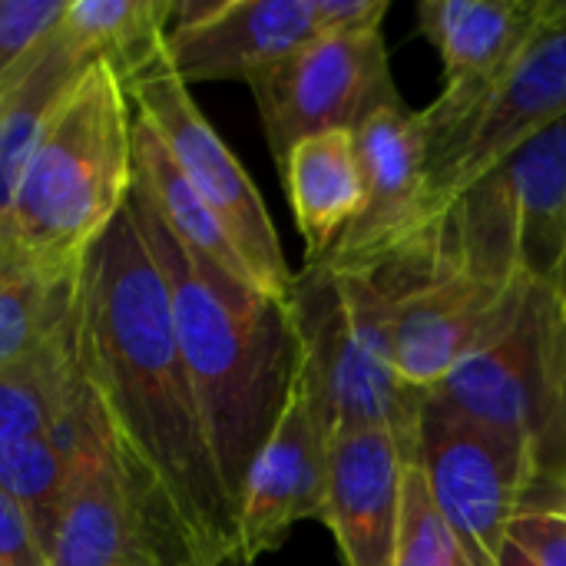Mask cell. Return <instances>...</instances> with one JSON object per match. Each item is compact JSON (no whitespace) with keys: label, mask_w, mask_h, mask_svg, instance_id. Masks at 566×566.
<instances>
[{"label":"cell","mask_w":566,"mask_h":566,"mask_svg":"<svg viewBox=\"0 0 566 566\" xmlns=\"http://www.w3.org/2000/svg\"><path fill=\"white\" fill-rule=\"evenodd\" d=\"M73 322L80 371L109 431L163 481L212 566H242L239 507L179 352L166 279L129 206L83 255Z\"/></svg>","instance_id":"cell-1"},{"label":"cell","mask_w":566,"mask_h":566,"mask_svg":"<svg viewBox=\"0 0 566 566\" xmlns=\"http://www.w3.org/2000/svg\"><path fill=\"white\" fill-rule=\"evenodd\" d=\"M126 206L166 279L179 352L226 491L239 507L249 471L279 424L295 378L298 345L289 305L189 252L136 179Z\"/></svg>","instance_id":"cell-2"},{"label":"cell","mask_w":566,"mask_h":566,"mask_svg":"<svg viewBox=\"0 0 566 566\" xmlns=\"http://www.w3.org/2000/svg\"><path fill=\"white\" fill-rule=\"evenodd\" d=\"M133 179V103L113 66L93 60L50 109L20 172L7 222L23 255L50 272H80Z\"/></svg>","instance_id":"cell-3"},{"label":"cell","mask_w":566,"mask_h":566,"mask_svg":"<svg viewBox=\"0 0 566 566\" xmlns=\"http://www.w3.org/2000/svg\"><path fill=\"white\" fill-rule=\"evenodd\" d=\"M289 318L328 434L385 428L415 464L428 391L398 378L388 285L375 272L315 259L292 279Z\"/></svg>","instance_id":"cell-4"},{"label":"cell","mask_w":566,"mask_h":566,"mask_svg":"<svg viewBox=\"0 0 566 566\" xmlns=\"http://www.w3.org/2000/svg\"><path fill=\"white\" fill-rule=\"evenodd\" d=\"M454 269L497 289H557L566 265V119L471 186L395 269Z\"/></svg>","instance_id":"cell-5"},{"label":"cell","mask_w":566,"mask_h":566,"mask_svg":"<svg viewBox=\"0 0 566 566\" xmlns=\"http://www.w3.org/2000/svg\"><path fill=\"white\" fill-rule=\"evenodd\" d=\"M50 566H212L163 481L109 431L90 388Z\"/></svg>","instance_id":"cell-6"},{"label":"cell","mask_w":566,"mask_h":566,"mask_svg":"<svg viewBox=\"0 0 566 566\" xmlns=\"http://www.w3.org/2000/svg\"><path fill=\"white\" fill-rule=\"evenodd\" d=\"M418 113L424 126V245L434 222L471 186L566 119V30L544 23L521 60L474 106L444 119Z\"/></svg>","instance_id":"cell-7"},{"label":"cell","mask_w":566,"mask_h":566,"mask_svg":"<svg viewBox=\"0 0 566 566\" xmlns=\"http://www.w3.org/2000/svg\"><path fill=\"white\" fill-rule=\"evenodd\" d=\"M431 391L461 415L527 441L544 471L566 395V305L560 295L527 285L511 318Z\"/></svg>","instance_id":"cell-8"},{"label":"cell","mask_w":566,"mask_h":566,"mask_svg":"<svg viewBox=\"0 0 566 566\" xmlns=\"http://www.w3.org/2000/svg\"><path fill=\"white\" fill-rule=\"evenodd\" d=\"M415 464L471 566H501L511 521L541 474L534 448L428 391Z\"/></svg>","instance_id":"cell-9"},{"label":"cell","mask_w":566,"mask_h":566,"mask_svg":"<svg viewBox=\"0 0 566 566\" xmlns=\"http://www.w3.org/2000/svg\"><path fill=\"white\" fill-rule=\"evenodd\" d=\"M126 96L139 116L159 133L169 156L189 179V186L212 209L242 262L249 265L255 285L265 298L289 305L292 272L275 232V222L235 153L222 143L212 123L196 106L189 86L172 73L166 50L146 70L126 83Z\"/></svg>","instance_id":"cell-10"},{"label":"cell","mask_w":566,"mask_h":566,"mask_svg":"<svg viewBox=\"0 0 566 566\" xmlns=\"http://www.w3.org/2000/svg\"><path fill=\"white\" fill-rule=\"evenodd\" d=\"M249 86L279 166L295 143L335 129L355 133L378 109L401 103L381 30L318 33L279 63L252 73Z\"/></svg>","instance_id":"cell-11"},{"label":"cell","mask_w":566,"mask_h":566,"mask_svg":"<svg viewBox=\"0 0 566 566\" xmlns=\"http://www.w3.org/2000/svg\"><path fill=\"white\" fill-rule=\"evenodd\" d=\"M391 292V345L398 378L418 391L438 388L514 312L521 292L497 289L454 269L385 272Z\"/></svg>","instance_id":"cell-12"},{"label":"cell","mask_w":566,"mask_h":566,"mask_svg":"<svg viewBox=\"0 0 566 566\" xmlns=\"http://www.w3.org/2000/svg\"><path fill=\"white\" fill-rule=\"evenodd\" d=\"M365 206L325 262L352 272H385L408 262L424 229V126L405 103L378 109L355 129Z\"/></svg>","instance_id":"cell-13"},{"label":"cell","mask_w":566,"mask_h":566,"mask_svg":"<svg viewBox=\"0 0 566 566\" xmlns=\"http://www.w3.org/2000/svg\"><path fill=\"white\" fill-rule=\"evenodd\" d=\"M328 444L332 434L322 421L315 391L295 361V378L279 424L259 451L242 491V566H255L265 554L279 551L298 521H322L328 491Z\"/></svg>","instance_id":"cell-14"},{"label":"cell","mask_w":566,"mask_h":566,"mask_svg":"<svg viewBox=\"0 0 566 566\" xmlns=\"http://www.w3.org/2000/svg\"><path fill=\"white\" fill-rule=\"evenodd\" d=\"M315 36V0H172L166 60L186 86L249 83Z\"/></svg>","instance_id":"cell-15"},{"label":"cell","mask_w":566,"mask_h":566,"mask_svg":"<svg viewBox=\"0 0 566 566\" xmlns=\"http://www.w3.org/2000/svg\"><path fill=\"white\" fill-rule=\"evenodd\" d=\"M408 458L385 428L342 431L328 444L322 524L345 566H395Z\"/></svg>","instance_id":"cell-16"},{"label":"cell","mask_w":566,"mask_h":566,"mask_svg":"<svg viewBox=\"0 0 566 566\" xmlns=\"http://www.w3.org/2000/svg\"><path fill=\"white\" fill-rule=\"evenodd\" d=\"M418 23L444 60V93L424 113L444 119L474 106L521 60L544 17L541 0H424Z\"/></svg>","instance_id":"cell-17"},{"label":"cell","mask_w":566,"mask_h":566,"mask_svg":"<svg viewBox=\"0 0 566 566\" xmlns=\"http://www.w3.org/2000/svg\"><path fill=\"white\" fill-rule=\"evenodd\" d=\"M279 169L305 239V262H315L335 249L365 206L358 139L348 129L308 136L292 146Z\"/></svg>","instance_id":"cell-18"},{"label":"cell","mask_w":566,"mask_h":566,"mask_svg":"<svg viewBox=\"0 0 566 566\" xmlns=\"http://www.w3.org/2000/svg\"><path fill=\"white\" fill-rule=\"evenodd\" d=\"M93 60L96 56L60 20L3 80L7 96L0 113V216L10 212L20 172L50 109Z\"/></svg>","instance_id":"cell-19"},{"label":"cell","mask_w":566,"mask_h":566,"mask_svg":"<svg viewBox=\"0 0 566 566\" xmlns=\"http://www.w3.org/2000/svg\"><path fill=\"white\" fill-rule=\"evenodd\" d=\"M86 395L73 315L30 355L0 368V444L60 428Z\"/></svg>","instance_id":"cell-20"},{"label":"cell","mask_w":566,"mask_h":566,"mask_svg":"<svg viewBox=\"0 0 566 566\" xmlns=\"http://www.w3.org/2000/svg\"><path fill=\"white\" fill-rule=\"evenodd\" d=\"M133 163H136V182L143 186V192L149 196V202L156 206L163 222L182 239V245L189 252H196L199 259H206L209 265H216L219 272H226L229 279H235L262 295L249 265L242 262L239 249L232 245V239L226 235V229L219 226L212 209L189 186V179L169 156L159 133L136 109H133Z\"/></svg>","instance_id":"cell-21"},{"label":"cell","mask_w":566,"mask_h":566,"mask_svg":"<svg viewBox=\"0 0 566 566\" xmlns=\"http://www.w3.org/2000/svg\"><path fill=\"white\" fill-rule=\"evenodd\" d=\"M86 395L76 411L53 431L0 444V491L27 514L33 534L50 560V544L76 478L80 431Z\"/></svg>","instance_id":"cell-22"},{"label":"cell","mask_w":566,"mask_h":566,"mask_svg":"<svg viewBox=\"0 0 566 566\" xmlns=\"http://www.w3.org/2000/svg\"><path fill=\"white\" fill-rule=\"evenodd\" d=\"M169 13L172 0H66L63 27L126 86L163 56Z\"/></svg>","instance_id":"cell-23"},{"label":"cell","mask_w":566,"mask_h":566,"mask_svg":"<svg viewBox=\"0 0 566 566\" xmlns=\"http://www.w3.org/2000/svg\"><path fill=\"white\" fill-rule=\"evenodd\" d=\"M80 272L27 265L0 282V368L40 348L76 305Z\"/></svg>","instance_id":"cell-24"},{"label":"cell","mask_w":566,"mask_h":566,"mask_svg":"<svg viewBox=\"0 0 566 566\" xmlns=\"http://www.w3.org/2000/svg\"><path fill=\"white\" fill-rule=\"evenodd\" d=\"M395 566H471L458 541L451 537L444 517L438 514L431 491L418 471L408 464L405 494H401V534Z\"/></svg>","instance_id":"cell-25"},{"label":"cell","mask_w":566,"mask_h":566,"mask_svg":"<svg viewBox=\"0 0 566 566\" xmlns=\"http://www.w3.org/2000/svg\"><path fill=\"white\" fill-rule=\"evenodd\" d=\"M507 544L534 566H566V481L537 474L511 521Z\"/></svg>","instance_id":"cell-26"},{"label":"cell","mask_w":566,"mask_h":566,"mask_svg":"<svg viewBox=\"0 0 566 566\" xmlns=\"http://www.w3.org/2000/svg\"><path fill=\"white\" fill-rule=\"evenodd\" d=\"M66 0H0V83L63 20Z\"/></svg>","instance_id":"cell-27"},{"label":"cell","mask_w":566,"mask_h":566,"mask_svg":"<svg viewBox=\"0 0 566 566\" xmlns=\"http://www.w3.org/2000/svg\"><path fill=\"white\" fill-rule=\"evenodd\" d=\"M388 0H315V23L325 36H352L381 30Z\"/></svg>","instance_id":"cell-28"},{"label":"cell","mask_w":566,"mask_h":566,"mask_svg":"<svg viewBox=\"0 0 566 566\" xmlns=\"http://www.w3.org/2000/svg\"><path fill=\"white\" fill-rule=\"evenodd\" d=\"M0 566H50L27 514L0 491Z\"/></svg>","instance_id":"cell-29"},{"label":"cell","mask_w":566,"mask_h":566,"mask_svg":"<svg viewBox=\"0 0 566 566\" xmlns=\"http://www.w3.org/2000/svg\"><path fill=\"white\" fill-rule=\"evenodd\" d=\"M27 265H33V262L23 255V249H20V242H17V235H13L7 216H0V282L10 279V275L20 272V269H27Z\"/></svg>","instance_id":"cell-30"},{"label":"cell","mask_w":566,"mask_h":566,"mask_svg":"<svg viewBox=\"0 0 566 566\" xmlns=\"http://www.w3.org/2000/svg\"><path fill=\"white\" fill-rule=\"evenodd\" d=\"M541 474L566 481V395H564V408H560V428H557V441H554V451H551V458H547V464H544V471H541Z\"/></svg>","instance_id":"cell-31"},{"label":"cell","mask_w":566,"mask_h":566,"mask_svg":"<svg viewBox=\"0 0 566 566\" xmlns=\"http://www.w3.org/2000/svg\"><path fill=\"white\" fill-rule=\"evenodd\" d=\"M541 13H544V23L566 30V0H541Z\"/></svg>","instance_id":"cell-32"},{"label":"cell","mask_w":566,"mask_h":566,"mask_svg":"<svg viewBox=\"0 0 566 566\" xmlns=\"http://www.w3.org/2000/svg\"><path fill=\"white\" fill-rule=\"evenodd\" d=\"M501 566H534V564H531L517 547H511V544H507V547H504V554H501Z\"/></svg>","instance_id":"cell-33"},{"label":"cell","mask_w":566,"mask_h":566,"mask_svg":"<svg viewBox=\"0 0 566 566\" xmlns=\"http://www.w3.org/2000/svg\"><path fill=\"white\" fill-rule=\"evenodd\" d=\"M557 295H560V302L566 305V265H564V275H560V282H557V289H554Z\"/></svg>","instance_id":"cell-34"},{"label":"cell","mask_w":566,"mask_h":566,"mask_svg":"<svg viewBox=\"0 0 566 566\" xmlns=\"http://www.w3.org/2000/svg\"><path fill=\"white\" fill-rule=\"evenodd\" d=\"M3 96H7V90H3V83H0V113H3Z\"/></svg>","instance_id":"cell-35"}]
</instances>
